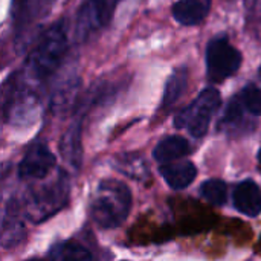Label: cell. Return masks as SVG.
Listing matches in <instances>:
<instances>
[{"mask_svg": "<svg viewBox=\"0 0 261 261\" xmlns=\"http://www.w3.org/2000/svg\"><path fill=\"white\" fill-rule=\"evenodd\" d=\"M258 162H260V164H261V150H260V151H258Z\"/></svg>", "mask_w": 261, "mask_h": 261, "instance_id": "7402d4cb", "label": "cell"}, {"mask_svg": "<svg viewBox=\"0 0 261 261\" xmlns=\"http://www.w3.org/2000/svg\"><path fill=\"white\" fill-rule=\"evenodd\" d=\"M245 113H249V112L243 107L239 96L232 98L229 101V104L226 106L222 119L219 121V130H223L229 135L237 133V132H243Z\"/></svg>", "mask_w": 261, "mask_h": 261, "instance_id": "e0dca14e", "label": "cell"}, {"mask_svg": "<svg viewBox=\"0 0 261 261\" xmlns=\"http://www.w3.org/2000/svg\"><path fill=\"white\" fill-rule=\"evenodd\" d=\"M237 96L251 115L261 116V89H258L255 84H248Z\"/></svg>", "mask_w": 261, "mask_h": 261, "instance_id": "44dd1931", "label": "cell"}, {"mask_svg": "<svg viewBox=\"0 0 261 261\" xmlns=\"http://www.w3.org/2000/svg\"><path fill=\"white\" fill-rule=\"evenodd\" d=\"M191 145L182 136H167L153 150V158L159 164H168L190 154Z\"/></svg>", "mask_w": 261, "mask_h": 261, "instance_id": "7c38bea8", "label": "cell"}, {"mask_svg": "<svg viewBox=\"0 0 261 261\" xmlns=\"http://www.w3.org/2000/svg\"><path fill=\"white\" fill-rule=\"evenodd\" d=\"M12 205V202H11ZM24 237V228L21 222L17 219V211L15 206L12 205V211L6 210L3 216V223H2V243L5 248H14L18 243H21Z\"/></svg>", "mask_w": 261, "mask_h": 261, "instance_id": "d6986e66", "label": "cell"}, {"mask_svg": "<svg viewBox=\"0 0 261 261\" xmlns=\"http://www.w3.org/2000/svg\"><path fill=\"white\" fill-rule=\"evenodd\" d=\"M78 87H80L78 76H70L67 81L60 83L50 95V109L55 113H60V112L63 113V112L69 110L75 101Z\"/></svg>", "mask_w": 261, "mask_h": 261, "instance_id": "9a60e30c", "label": "cell"}, {"mask_svg": "<svg viewBox=\"0 0 261 261\" xmlns=\"http://www.w3.org/2000/svg\"><path fill=\"white\" fill-rule=\"evenodd\" d=\"M258 76H260V80H261V66H260V69H258Z\"/></svg>", "mask_w": 261, "mask_h": 261, "instance_id": "603a6c76", "label": "cell"}, {"mask_svg": "<svg viewBox=\"0 0 261 261\" xmlns=\"http://www.w3.org/2000/svg\"><path fill=\"white\" fill-rule=\"evenodd\" d=\"M121 0H86L76 15V37L86 40L96 31L106 28Z\"/></svg>", "mask_w": 261, "mask_h": 261, "instance_id": "8992f818", "label": "cell"}, {"mask_svg": "<svg viewBox=\"0 0 261 261\" xmlns=\"http://www.w3.org/2000/svg\"><path fill=\"white\" fill-rule=\"evenodd\" d=\"M66 52H67V32H66L64 21L58 20L41 34L35 47L29 54L26 60L28 73L37 81L46 80L58 69Z\"/></svg>", "mask_w": 261, "mask_h": 261, "instance_id": "7a4b0ae2", "label": "cell"}, {"mask_svg": "<svg viewBox=\"0 0 261 261\" xmlns=\"http://www.w3.org/2000/svg\"><path fill=\"white\" fill-rule=\"evenodd\" d=\"M69 197V182L63 176L52 185L43 187L38 191H34L26 200V216L40 223L60 211Z\"/></svg>", "mask_w": 261, "mask_h": 261, "instance_id": "5b68a950", "label": "cell"}, {"mask_svg": "<svg viewBox=\"0 0 261 261\" xmlns=\"http://www.w3.org/2000/svg\"><path fill=\"white\" fill-rule=\"evenodd\" d=\"M37 109H38V98L35 92L15 81L14 86L9 89L3 104L6 121L14 125L31 124L35 119Z\"/></svg>", "mask_w": 261, "mask_h": 261, "instance_id": "52a82bcc", "label": "cell"}, {"mask_svg": "<svg viewBox=\"0 0 261 261\" xmlns=\"http://www.w3.org/2000/svg\"><path fill=\"white\" fill-rule=\"evenodd\" d=\"M159 171L164 180L167 182V185L177 191L188 188L197 176V168L190 161L176 162V164H171V162L162 164Z\"/></svg>", "mask_w": 261, "mask_h": 261, "instance_id": "8fae6325", "label": "cell"}, {"mask_svg": "<svg viewBox=\"0 0 261 261\" xmlns=\"http://www.w3.org/2000/svg\"><path fill=\"white\" fill-rule=\"evenodd\" d=\"M232 202L239 213L248 217L261 214V188L254 180L240 182L232 193Z\"/></svg>", "mask_w": 261, "mask_h": 261, "instance_id": "9c48e42d", "label": "cell"}, {"mask_svg": "<svg viewBox=\"0 0 261 261\" xmlns=\"http://www.w3.org/2000/svg\"><path fill=\"white\" fill-rule=\"evenodd\" d=\"M200 196L205 200H208L211 205L222 206V205L226 203L228 187L220 179H210V180H205L200 185Z\"/></svg>", "mask_w": 261, "mask_h": 261, "instance_id": "ffe728a7", "label": "cell"}, {"mask_svg": "<svg viewBox=\"0 0 261 261\" xmlns=\"http://www.w3.org/2000/svg\"><path fill=\"white\" fill-rule=\"evenodd\" d=\"M222 104V95L214 87L203 89L197 98L182 109L174 118L176 128H187L194 138L206 135L213 116L217 113Z\"/></svg>", "mask_w": 261, "mask_h": 261, "instance_id": "3957f363", "label": "cell"}, {"mask_svg": "<svg viewBox=\"0 0 261 261\" xmlns=\"http://www.w3.org/2000/svg\"><path fill=\"white\" fill-rule=\"evenodd\" d=\"M187 86H188V69L185 66H180L174 69V72L170 75L165 84V90L162 96V109H168L173 104H176L179 98L184 95Z\"/></svg>", "mask_w": 261, "mask_h": 261, "instance_id": "2e32d148", "label": "cell"}, {"mask_svg": "<svg viewBox=\"0 0 261 261\" xmlns=\"http://www.w3.org/2000/svg\"><path fill=\"white\" fill-rule=\"evenodd\" d=\"M63 158L75 168L81 165L83 161V144H81V121L72 124L64 133L60 142Z\"/></svg>", "mask_w": 261, "mask_h": 261, "instance_id": "5bb4252c", "label": "cell"}, {"mask_svg": "<svg viewBox=\"0 0 261 261\" xmlns=\"http://www.w3.org/2000/svg\"><path fill=\"white\" fill-rule=\"evenodd\" d=\"M113 168L132 179L145 182L150 177V170L145 159L138 153H124L113 161Z\"/></svg>", "mask_w": 261, "mask_h": 261, "instance_id": "4fadbf2b", "label": "cell"}, {"mask_svg": "<svg viewBox=\"0 0 261 261\" xmlns=\"http://www.w3.org/2000/svg\"><path fill=\"white\" fill-rule=\"evenodd\" d=\"M47 257L52 260H92L93 255L92 252L84 248L81 243L75 242V240H66V242H58L57 245H54L49 252Z\"/></svg>", "mask_w": 261, "mask_h": 261, "instance_id": "ac0fdd59", "label": "cell"}, {"mask_svg": "<svg viewBox=\"0 0 261 261\" xmlns=\"http://www.w3.org/2000/svg\"><path fill=\"white\" fill-rule=\"evenodd\" d=\"M243 57L225 35L214 37L206 46V75L213 83L232 76L242 66Z\"/></svg>", "mask_w": 261, "mask_h": 261, "instance_id": "277c9868", "label": "cell"}, {"mask_svg": "<svg viewBox=\"0 0 261 261\" xmlns=\"http://www.w3.org/2000/svg\"><path fill=\"white\" fill-rule=\"evenodd\" d=\"M132 191L125 184L116 179H106L98 184L89 213L99 228L113 229L125 222L132 210Z\"/></svg>", "mask_w": 261, "mask_h": 261, "instance_id": "6da1fadb", "label": "cell"}, {"mask_svg": "<svg viewBox=\"0 0 261 261\" xmlns=\"http://www.w3.org/2000/svg\"><path fill=\"white\" fill-rule=\"evenodd\" d=\"M55 162L57 159L54 153L44 144L37 142L28 148L23 156L18 165V176L23 179H43L52 171Z\"/></svg>", "mask_w": 261, "mask_h": 261, "instance_id": "ba28073f", "label": "cell"}, {"mask_svg": "<svg viewBox=\"0 0 261 261\" xmlns=\"http://www.w3.org/2000/svg\"><path fill=\"white\" fill-rule=\"evenodd\" d=\"M211 9V0H177L173 5V17L184 26L202 23Z\"/></svg>", "mask_w": 261, "mask_h": 261, "instance_id": "30bf717a", "label": "cell"}]
</instances>
